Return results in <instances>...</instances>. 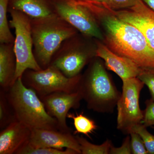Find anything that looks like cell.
<instances>
[{"instance_id":"cell-1","label":"cell","mask_w":154,"mask_h":154,"mask_svg":"<svg viewBox=\"0 0 154 154\" xmlns=\"http://www.w3.org/2000/svg\"><path fill=\"white\" fill-rule=\"evenodd\" d=\"M94 17L103 33L102 42L109 49L143 69L154 70V49L140 30L111 13Z\"/></svg>"},{"instance_id":"cell-2","label":"cell","mask_w":154,"mask_h":154,"mask_svg":"<svg viewBox=\"0 0 154 154\" xmlns=\"http://www.w3.org/2000/svg\"><path fill=\"white\" fill-rule=\"evenodd\" d=\"M100 58L95 57L82 75L79 90L88 109L100 113H112L121 93L117 90Z\"/></svg>"},{"instance_id":"cell-3","label":"cell","mask_w":154,"mask_h":154,"mask_svg":"<svg viewBox=\"0 0 154 154\" xmlns=\"http://www.w3.org/2000/svg\"><path fill=\"white\" fill-rule=\"evenodd\" d=\"M33 52L42 69L50 65L54 55L66 39L79 32L57 14L31 19Z\"/></svg>"},{"instance_id":"cell-4","label":"cell","mask_w":154,"mask_h":154,"mask_svg":"<svg viewBox=\"0 0 154 154\" xmlns=\"http://www.w3.org/2000/svg\"><path fill=\"white\" fill-rule=\"evenodd\" d=\"M15 118L32 129L59 130L57 120L48 114L35 91L17 79L5 91Z\"/></svg>"},{"instance_id":"cell-5","label":"cell","mask_w":154,"mask_h":154,"mask_svg":"<svg viewBox=\"0 0 154 154\" xmlns=\"http://www.w3.org/2000/svg\"><path fill=\"white\" fill-rule=\"evenodd\" d=\"M94 38L79 32L67 38L53 56L50 65L68 78L81 74L84 67L96 57Z\"/></svg>"},{"instance_id":"cell-6","label":"cell","mask_w":154,"mask_h":154,"mask_svg":"<svg viewBox=\"0 0 154 154\" xmlns=\"http://www.w3.org/2000/svg\"><path fill=\"white\" fill-rule=\"evenodd\" d=\"M11 19L10 28L15 30L14 50L17 58V67L14 83L22 77L27 69L39 70L33 52V41L31 28V18L21 11L9 10ZM13 83V84H14Z\"/></svg>"},{"instance_id":"cell-7","label":"cell","mask_w":154,"mask_h":154,"mask_svg":"<svg viewBox=\"0 0 154 154\" xmlns=\"http://www.w3.org/2000/svg\"><path fill=\"white\" fill-rule=\"evenodd\" d=\"M82 74L68 78L55 67L50 65L39 70H26L22 75V82L32 88L39 97L56 92L72 93L79 90Z\"/></svg>"},{"instance_id":"cell-8","label":"cell","mask_w":154,"mask_h":154,"mask_svg":"<svg viewBox=\"0 0 154 154\" xmlns=\"http://www.w3.org/2000/svg\"><path fill=\"white\" fill-rule=\"evenodd\" d=\"M122 92L117 102V128L129 134L135 125L142 123L143 111L140 107V96L144 84L137 77L122 80Z\"/></svg>"},{"instance_id":"cell-9","label":"cell","mask_w":154,"mask_h":154,"mask_svg":"<svg viewBox=\"0 0 154 154\" xmlns=\"http://www.w3.org/2000/svg\"><path fill=\"white\" fill-rule=\"evenodd\" d=\"M56 14L80 33L102 41L103 33L92 13L77 0H51Z\"/></svg>"},{"instance_id":"cell-10","label":"cell","mask_w":154,"mask_h":154,"mask_svg":"<svg viewBox=\"0 0 154 154\" xmlns=\"http://www.w3.org/2000/svg\"><path fill=\"white\" fill-rule=\"evenodd\" d=\"M47 113L57 120L60 130L72 131L66 123L67 116L70 109L79 108L83 100L79 90L72 93L56 92L39 97Z\"/></svg>"},{"instance_id":"cell-11","label":"cell","mask_w":154,"mask_h":154,"mask_svg":"<svg viewBox=\"0 0 154 154\" xmlns=\"http://www.w3.org/2000/svg\"><path fill=\"white\" fill-rule=\"evenodd\" d=\"M110 13L136 27L154 49V10L142 0H139L134 6L129 8Z\"/></svg>"},{"instance_id":"cell-12","label":"cell","mask_w":154,"mask_h":154,"mask_svg":"<svg viewBox=\"0 0 154 154\" xmlns=\"http://www.w3.org/2000/svg\"><path fill=\"white\" fill-rule=\"evenodd\" d=\"M28 145L33 148L72 149L79 154H81L79 144L76 135L72 133V131L54 129H32Z\"/></svg>"},{"instance_id":"cell-13","label":"cell","mask_w":154,"mask_h":154,"mask_svg":"<svg viewBox=\"0 0 154 154\" xmlns=\"http://www.w3.org/2000/svg\"><path fill=\"white\" fill-rule=\"evenodd\" d=\"M96 57L104 60L107 69L114 72L122 80L137 77L142 69L132 61L117 55L103 42L95 39Z\"/></svg>"},{"instance_id":"cell-14","label":"cell","mask_w":154,"mask_h":154,"mask_svg":"<svg viewBox=\"0 0 154 154\" xmlns=\"http://www.w3.org/2000/svg\"><path fill=\"white\" fill-rule=\"evenodd\" d=\"M32 129L15 119L0 133V154H17L30 141Z\"/></svg>"},{"instance_id":"cell-15","label":"cell","mask_w":154,"mask_h":154,"mask_svg":"<svg viewBox=\"0 0 154 154\" xmlns=\"http://www.w3.org/2000/svg\"><path fill=\"white\" fill-rule=\"evenodd\" d=\"M14 43H0V85L5 91L14 83L17 70Z\"/></svg>"},{"instance_id":"cell-16","label":"cell","mask_w":154,"mask_h":154,"mask_svg":"<svg viewBox=\"0 0 154 154\" xmlns=\"http://www.w3.org/2000/svg\"><path fill=\"white\" fill-rule=\"evenodd\" d=\"M23 12L31 19L56 14L51 0H9V10Z\"/></svg>"},{"instance_id":"cell-17","label":"cell","mask_w":154,"mask_h":154,"mask_svg":"<svg viewBox=\"0 0 154 154\" xmlns=\"http://www.w3.org/2000/svg\"><path fill=\"white\" fill-rule=\"evenodd\" d=\"M93 15L110 13L129 8L139 0H77Z\"/></svg>"},{"instance_id":"cell-18","label":"cell","mask_w":154,"mask_h":154,"mask_svg":"<svg viewBox=\"0 0 154 154\" xmlns=\"http://www.w3.org/2000/svg\"><path fill=\"white\" fill-rule=\"evenodd\" d=\"M67 118L71 119L73 121L75 129L73 133L74 135L82 134L90 137V134L94 132L98 127L95 122L84 115L83 112L76 114L69 113Z\"/></svg>"},{"instance_id":"cell-19","label":"cell","mask_w":154,"mask_h":154,"mask_svg":"<svg viewBox=\"0 0 154 154\" xmlns=\"http://www.w3.org/2000/svg\"><path fill=\"white\" fill-rule=\"evenodd\" d=\"M8 5L9 0H0V43H14L15 39L7 17Z\"/></svg>"},{"instance_id":"cell-20","label":"cell","mask_w":154,"mask_h":154,"mask_svg":"<svg viewBox=\"0 0 154 154\" xmlns=\"http://www.w3.org/2000/svg\"><path fill=\"white\" fill-rule=\"evenodd\" d=\"M82 154H110L112 142L107 139L101 145L91 143L83 137L76 135Z\"/></svg>"},{"instance_id":"cell-21","label":"cell","mask_w":154,"mask_h":154,"mask_svg":"<svg viewBox=\"0 0 154 154\" xmlns=\"http://www.w3.org/2000/svg\"><path fill=\"white\" fill-rule=\"evenodd\" d=\"M16 119L6 96V92L0 91V128L4 129Z\"/></svg>"},{"instance_id":"cell-22","label":"cell","mask_w":154,"mask_h":154,"mask_svg":"<svg viewBox=\"0 0 154 154\" xmlns=\"http://www.w3.org/2000/svg\"><path fill=\"white\" fill-rule=\"evenodd\" d=\"M17 154H79L72 149L66 148L65 149L52 148H33L28 144L21 149Z\"/></svg>"},{"instance_id":"cell-23","label":"cell","mask_w":154,"mask_h":154,"mask_svg":"<svg viewBox=\"0 0 154 154\" xmlns=\"http://www.w3.org/2000/svg\"><path fill=\"white\" fill-rule=\"evenodd\" d=\"M132 131L136 132L140 136L148 154H154V135L149 132L146 127L141 123L135 125L133 128Z\"/></svg>"},{"instance_id":"cell-24","label":"cell","mask_w":154,"mask_h":154,"mask_svg":"<svg viewBox=\"0 0 154 154\" xmlns=\"http://www.w3.org/2000/svg\"><path fill=\"white\" fill-rule=\"evenodd\" d=\"M129 135L131 137V146L132 154H148L140 136L134 131H131Z\"/></svg>"},{"instance_id":"cell-25","label":"cell","mask_w":154,"mask_h":154,"mask_svg":"<svg viewBox=\"0 0 154 154\" xmlns=\"http://www.w3.org/2000/svg\"><path fill=\"white\" fill-rule=\"evenodd\" d=\"M137 78L148 87L151 99L154 101V70L142 69Z\"/></svg>"},{"instance_id":"cell-26","label":"cell","mask_w":154,"mask_h":154,"mask_svg":"<svg viewBox=\"0 0 154 154\" xmlns=\"http://www.w3.org/2000/svg\"><path fill=\"white\" fill-rule=\"evenodd\" d=\"M146 108L143 110L142 123L147 128L154 125V101L151 99L145 102Z\"/></svg>"},{"instance_id":"cell-27","label":"cell","mask_w":154,"mask_h":154,"mask_svg":"<svg viewBox=\"0 0 154 154\" xmlns=\"http://www.w3.org/2000/svg\"><path fill=\"white\" fill-rule=\"evenodd\" d=\"M131 137L129 134L127 135L123 140L121 146L115 147L113 144L110 147V154H131Z\"/></svg>"},{"instance_id":"cell-28","label":"cell","mask_w":154,"mask_h":154,"mask_svg":"<svg viewBox=\"0 0 154 154\" xmlns=\"http://www.w3.org/2000/svg\"><path fill=\"white\" fill-rule=\"evenodd\" d=\"M148 7L154 10V0H142Z\"/></svg>"},{"instance_id":"cell-29","label":"cell","mask_w":154,"mask_h":154,"mask_svg":"<svg viewBox=\"0 0 154 154\" xmlns=\"http://www.w3.org/2000/svg\"><path fill=\"white\" fill-rule=\"evenodd\" d=\"M152 128H153V129H154V126L152 127Z\"/></svg>"}]
</instances>
